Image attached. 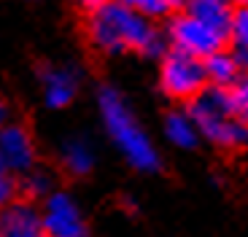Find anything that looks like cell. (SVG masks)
Here are the masks:
<instances>
[{"label": "cell", "mask_w": 248, "mask_h": 237, "mask_svg": "<svg viewBox=\"0 0 248 237\" xmlns=\"http://www.w3.org/2000/svg\"><path fill=\"white\" fill-rule=\"evenodd\" d=\"M81 30L89 49L103 57L138 54L143 59H159L170 49L165 27L122 0H108L106 6L84 14Z\"/></svg>", "instance_id": "6da1fadb"}, {"label": "cell", "mask_w": 248, "mask_h": 237, "mask_svg": "<svg viewBox=\"0 0 248 237\" xmlns=\"http://www.w3.org/2000/svg\"><path fill=\"white\" fill-rule=\"evenodd\" d=\"M97 111L103 130L111 137L116 151L124 156V162L138 173H159L162 156L159 148L154 146L151 135L140 124V118L130 108L127 97L111 84H103L97 89Z\"/></svg>", "instance_id": "7a4b0ae2"}, {"label": "cell", "mask_w": 248, "mask_h": 237, "mask_svg": "<svg viewBox=\"0 0 248 237\" xmlns=\"http://www.w3.org/2000/svg\"><path fill=\"white\" fill-rule=\"evenodd\" d=\"M186 108L208 146H213L216 151H227V154L248 148V121L232 113L227 89L208 87Z\"/></svg>", "instance_id": "3957f363"}, {"label": "cell", "mask_w": 248, "mask_h": 237, "mask_svg": "<svg viewBox=\"0 0 248 237\" xmlns=\"http://www.w3.org/2000/svg\"><path fill=\"white\" fill-rule=\"evenodd\" d=\"M156 87L168 100L178 103V105H189L194 97H200L208 89L202 59L168 49L156 59Z\"/></svg>", "instance_id": "277c9868"}, {"label": "cell", "mask_w": 248, "mask_h": 237, "mask_svg": "<svg viewBox=\"0 0 248 237\" xmlns=\"http://www.w3.org/2000/svg\"><path fill=\"white\" fill-rule=\"evenodd\" d=\"M165 35H168L170 49L192 54L197 59H205V57H211L230 46V35L227 32L216 30L213 25H208L205 19L194 16L186 8L173 11L165 19Z\"/></svg>", "instance_id": "5b68a950"}, {"label": "cell", "mask_w": 248, "mask_h": 237, "mask_svg": "<svg viewBox=\"0 0 248 237\" xmlns=\"http://www.w3.org/2000/svg\"><path fill=\"white\" fill-rule=\"evenodd\" d=\"M0 162L16 178L38 167V143L27 124L11 118L0 127Z\"/></svg>", "instance_id": "8992f818"}, {"label": "cell", "mask_w": 248, "mask_h": 237, "mask_svg": "<svg viewBox=\"0 0 248 237\" xmlns=\"http://www.w3.org/2000/svg\"><path fill=\"white\" fill-rule=\"evenodd\" d=\"M41 229L46 237H81L87 235V224L81 207L68 192H51L41 205Z\"/></svg>", "instance_id": "52a82bcc"}, {"label": "cell", "mask_w": 248, "mask_h": 237, "mask_svg": "<svg viewBox=\"0 0 248 237\" xmlns=\"http://www.w3.org/2000/svg\"><path fill=\"white\" fill-rule=\"evenodd\" d=\"M81 92V70L73 65H46L41 68V94L46 108L65 111Z\"/></svg>", "instance_id": "ba28073f"}, {"label": "cell", "mask_w": 248, "mask_h": 237, "mask_svg": "<svg viewBox=\"0 0 248 237\" xmlns=\"http://www.w3.org/2000/svg\"><path fill=\"white\" fill-rule=\"evenodd\" d=\"M162 130H165V137L168 143L178 151H194L200 143H202V135H200L197 124H194L189 108H170L162 118Z\"/></svg>", "instance_id": "9c48e42d"}, {"label": "cell", "mask_w": 248, "mask_h": 237, "mask_svg": "<svg viewBox=\"0 0 248 237\" xmlns=\"http://www.w3.org/2000/svg\"><path fill=\"white\" fill-rule=\"evenodd\" d=\"M60 167L70 178H87L94 170V151L87 137H68L60 148Z\"/></svg>", "instance_id": "30bf717a"}, {"label": "cell", "mask_w": 248, "mask_h": 237, "mask_svg": "<svg viewBox=\"0 0 248 237\" xmlns=\"http://www.w3.org/2000/svg\"><path fill=\"white\" fill-rule=\"evenodd\" d=\"M202 65H205V75H208V87H216V89H230L243 73L235 59V51L230 46L211 57H205Z\"/></svg>", "instance_id": "8fae6325"}, {"label": "cell", "mask_w": 248, "mask_h": 237, "mask_svg": "<svg viewBox=\"0 0 248 237\" xmlns=\"http://www.w3.org/2000/svg\"><path fill=\"white\" fill-rule=\"evenodd\" d=\"M186 11H192L194 16L205 19L208 25H213L216 30L230 35V25H232V6L230 0H186Z\"/></svg>", "instance_id": "7c38bea8"}, {"label": "cell", "mask_w": 248, "mask_h": 237, "mask_svg": "<svg viewBox=\"0 0 248 237\" xmlns=\"http://www.w3.org/2000/svg\"><path fill=\"white\" fill-rule=\"evenodd\" d=\"M19 192L25 194L27 200H46L54 189H51V175L46 170L35 167L30 173H25L19 178Z\"/></svg>", "instance_id": "4fadbf2b"}, {"label": "cell", "mask_w": 248, "mask_h": 237, "mask_svg": "<svg viewBox=\"0 0 248 237\" xmlns=\"http://www.w3.org/2000/svg\"><path fill=\"white\" fill-rule=\"evenodd\" d=\"M230 46L248 51V6H235V11H232Z\"/></svg>", "instance_id": "5bb4252c"}, {"label": "cell", "mask_w": 248, "mask_h": 237, "mask_svg": "<svg viewBox=\"0 0 248 237\" xmlns=\"http://www.w3.org/2000/svg\"><path fill=\"white\" fill-rule=\"evenodd\" d=\"M227 97H230L232 113L243 121H248V73H240V78L227 89Z\"/></svg>", "instance_id": "9a60e30c"}, {"label": "cell", "mask_w": 248, "mask_h": 237, "mask_svg": "<svg viewBox=\"0 0 248 237\" xmlns=\"http://www.w3.org/2000/svg\"><path fill=\"white\" fill-rule=\"evenodd\" d=\"M124 6L135 8V11L146 14L149 19H168L173 14V6H170V0H122Z\"/></svg>", "instance_id": "2e32d148"}, {"label": "cell", "mask_w": 248, "mask_h": 237, "mask_svg": "<svg viewBox=\"0 0 248 237\" xmlns=\"http://www.w3.org/2000/svg\"><path fill=\"white\" fill-rule=\"evenodd\" d=\"M16 194H19V178L14 173H8V170L3 167V162H0V207L14 202Z\"/></svg>", "instance_id": "e0dca14e"}, {"label": "cell", "mask_w": 248, "mask_h": 237, "mask_svg": "<svg viewBox=\"0 0 248 237\" xmlns=\"http://www.w3.org/2000/svg\"><path fill=\"white\" fill-rule=\"evenodd\" d=\"M108 0H73V6L78 8V11H84V14H89V11H94V8H100V6H106Z\"/></svg>", "instance_id": "ac0fdd59"}, {"label": "cell", "mask_w": 248, "mask_h": 237, "mask_svg": "<svg viewBox=\"0 0 248 237\" xmlns=\"http://www.w3.org/2000/svg\"><path fill=\"white\" fill-rule=\"evenodd\" d=\"M11 121V103H8V97L3 92H0V127L8 124Z\"/></svg>", "instance_id": "d6986e66"}, {"label": "cell", "mask_w": 248, "mask_h": 237, "mask_svg": "<svg viewBox=\"0 0 248 237\" xmlns=\"http://www.w3.org/2000/svg\"><path fill=\"white\" fill-rule=\"evenodd\" d=\"M3 237H46V235L38 226V229H22V232H11V235H3Z\"/></svg>", "instance_id": "ffe728a7"}, {"label": "cell", "mask_w": 248, "mask_h": 237, "mask_svg": "<svg viewBox=\"0 0 248 237\" xmlns=\"http://www.w3.org/2000/svg\"><path fill=\"white\" fill-rule=\"evenodd\" d=\"M232 49V46H230ZM235 51V59H237V65H240V70L243 73H248V51H243V49H232Z\"/></svg>", "instance_id": "44dd1931"}, {"label": "cell", "mask_w": 248, "mask_h": 237, "mask_svg": "<svg viewBox=\"0 0 248 237\" xmlns=\"http://www.w3.org/2000/svg\"><path fill=\"white\" fill-rule=\"evenodd\" d=\"M170 6H173V11H181L186 6V0H170Z\"/></svg>", "instance_id": "7402d4cb"}, {"label": "cell", "mask_w": 248, "mask_h": 237, "mask_svg": "<svg viewBox=\"0 0 248 237\" xmlns=\"http://www.w3.org/2000/svg\"><path fill=\"white\" fill-rule=\"evenodd\" d=\"M232 6H248V0H230Z\"/></svg>", "instance_id": "603a6c76"}, {"label": "cell", "mask_w": 248, "mask_h": 237, "mask_svg": "<svg viewBox=\"0 0 248 237\" xmlns=\"http://www.w3.org/2000/svg\"><path fill=\"white\" fill-rule=\"evenodd\" d=\"M81 237H87V235H81Z\"/></svg>", "instance_id": "cb8c5ba5"}]
</instances>
